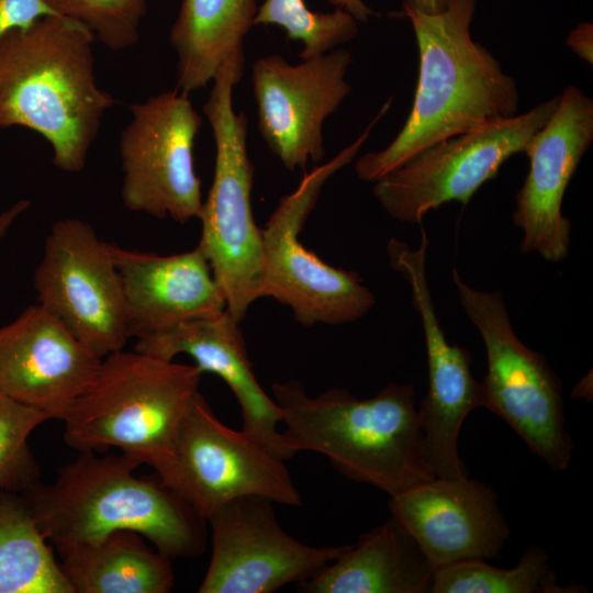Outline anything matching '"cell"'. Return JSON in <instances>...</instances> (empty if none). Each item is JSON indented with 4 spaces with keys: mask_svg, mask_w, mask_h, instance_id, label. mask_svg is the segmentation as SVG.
Returning <instances> with one entry per match:
<instances>
[{
    "mask_svg": "<svg viewBox=\"0 0 593 593\" xmlns=\"http://www.w3.org/2000/svg\"><path fill=\"white\" fill-rule=\"evenodd\" d=\"M351 54L343 48L292 65L280 55L258 58L251 69L259 132L282 165L294 170L325 155L323 123L349 94Z\"/></svg>",
    "mask_w": 593,
    "mask_h": 593,
    "instance_id": "5bb4252c",
    "label": "cell"
},
{
    "mask_svg": "<svg viewBox=\"0 0 593 593\" xmlns=\"http://www.w3.org/2000/svg\"><path fill=\"white\" fill-rule=\"evenodd\" d=\"M560 96L502 122L438 142L374 181L372 191L393 219L419 223L447 202L467 204L555 112Z\"/></svg>",
    "mask_w": 593,
    "mask_h": 593,
    "instance_id": "9c48e42d",
    "label": "cell"
},
{
    "mask_svg": "<svg viewBox=\"0 0 593 593\" xmlns=\"http://www.w3.org/2000/svg\"><path fill=\"white\" fill-rule=\"evenodd\" d=\"M128 108L119 141L125 208L181 224L198 217L203 200L193 149L202 116L189 93L175 88Z\"/></svg>",
    "mask_w": 593,
    "mask_h": 593,
    "instance_id": "7c38bea8",
    "label": "cell"
},
{
    "mask_svg": "<svg viewBox=\"0 0 593 593\" xmlns=\"http://www.w3.org/2000/svg\"><path fill=\"white\" fill-rule=\"evenodd\" d=\"M56 14L88 29L112 51L134 46L148 0H43Z\"/></svg>",
    "mask_w": 593,
    "mask_h": 593,
    "instance_id": "484cf974",
    "label": "cell"
},
{
    "mask_svg": "<svg viewBox=\"0 0 593 593\" xmlns=\"http://www.w3.org/2000/svg\"><path fill=\"white\" fill-rule=\"evenodd\" d=\"M120 273L130 338L157 333L226 310L211 266L193 249L157 255L110 243Z\"/></svg>",
    "mask_w": 593,
    "mask_h": 593,
    "instance_id": "d6986e66",
    "label": "cell"
},
{
    "mask_svg": "<svg viewBox=\"0 0 593 593\" xmlns=\"http://www.w3.org/2000/svg\"><path fill=\"white\" fill-rule=\"evenodd\" d=\"M393 517L434 569L468 559H491L510 539L496 493L468 475L418 484L390 496Z\"/></svg>",
    "mask_w": 593,
    "mask_h": 593,
    "instance_id": "2e32d148",
    "label": "cell"
},
{
    "mask_svg": "<svg viewBox=\"0 0 593 593\" xmlns=\"http://www.w3.org/2000/svg\"><path fill=\"white\" fill-rule=\"evenodd\" d=\"M477 0H445L438 12L403 3L418 49V77L410 114L383 149L355 165L358 178L374 182L418 152L449 137L517 114L514 78L483 45L472 40Z\"/></svg>",
    "mask_w": 593,
    "mask_h": 593,
    "instance_id": "6da1fadb",
    "label": "cell"
},
{
    "mask_svg": "<svg viewBox=\"0 0 593 593\" xmlns=\"http://www.w3.org/2000/svg\"><path fill=\"white\" fill-rule=\"evenodd\" d=\"M256 0H181L170 30L177 55V87L188 93L212 82L221 66L244 55Z\"/></svg>",
    "mask_w": 593,
    "mask_h": 593,
    "instance_id": "44dd1931",
    "label": "cell"
},
{
    "mask_svg": "<svg viewBox=\"0 0 593 593\" xmlns=\"http://www.w3.org/2000/svg\"><path fill=\"white\" fill-rule=\"evenodd\" d=\"M272 503L240 496L208 518L212 553L200 593H271L309 579L346 549L300 542L279 525Z\"/></svg>",
    "mask_w": 593,
    "mask_h": 593,
    "instance_id": "4fadbf2b",
    "label": "cell"
},
{
    "mask_svg": "<svg viewBox=\"0 0 593 593\" xmlns=\"http://www.w3.org/2000/svg\"><path fill=\"white\" fill-rule=\"evenodd\" d=\"M282 436L295 455H323L342 474L390 496L436 477L426 459L416 391L388 383L376 395L358 399L333 387L310 396L296 380L272 384Z\"/></svg>",
    "mask_w": 593,
    "mask_h": 593,
    "instance_id": "3957f363",
    "label": "cell"
},
{
    "mask_svg": "<svg viewBox=\"0 0 593 593\" xmlns=\"http://www.w3.org/2000/svg\"><path fill=\"white\" fill-rule=\"evenodd\" d=\"M579 585L562 586L549 567L547 552L529 546L511 569L484 559H468L435 570L432 593H580Z\"/></svg>",
    "mask_w": 593,
    "mask_h": 593,
    "instance_id": "cb8c5ba5",
    "label": "cell"
},
{
    "mask_svg": "<svg viewBox=\"0 0 593 593\" xmlns=\"http://www.w3.org/2000/svg\"><path fill=\"white\" fill-rule=\"evenodd\" d=\"M546 124L527 143L529 170L515 197L512 215L523 233L521 250L560 262L569 253L571 222L562 201L593 141V101L579 87L564 88Z\"/></svg>",
    "mask_w": 593,
    "mask_h": 593,
    "instance_id": "9a60e30c",
    "label": "cell"
},
{
    "mask_svg": "<svg viewBox=\"0 0 593 593\" xmlns=\"http://www.w3.org/2000/svg\"><path fill=\"white\" fill-rule=\"evenodd\" d=\"M37 301L100 359L130 338L120 273L110 250L86 221H56L33 277Z\"/></svg>",
    "mask_w": 593,
    "mask_h": 593,
    "instance_id": "8fae6325",
    "label": "cell"
},
{
    "mask_svg": "<svg viewBox=\"0 0 593 593\" xmlns=\"http://www.w3.org/2000/svg\"><path fill=\"white\" fill-rule=\"evenodd\" d=\"M142 463L122 454L81 451L51 484L22 494L48 542L61 553L118 530L148 539L169 558L200 556L208 521L157 474L136 478Z\"/></svg>",
    "mask_w": 593,
    "mask_h": 593,
    "instance_id": "277c9868",
    "label": "cell"
},
{
    "mask_svg": "<svg viewBox=\"0 0 593 593\" xmlns=\"http://www.w3.org/2000/svg\"><path fill=\"white\" fill-rule=\"evenodd\" d=\"M452 281L485 346L483 407L505 421L552 470L567 469L574 445L566 427L560 379L541 354L517 337L500 292L469 286L456 269Z\"/></svg>",
    "mask_w": 593,
    "mask_h": 593,
    "instance_id": "ba28073f",
    "label": "cell"
},
{
    "mask_svg": "<svg viewBox=\"0 0 593 593\" xmlns=\"http://www.w3.org/2000/svg\"><path fill=\"white\" fill-rule=\"evenodd\" d=\"M371 14L362 0H262L254 24L280 26L306 59L351 41Z\"/></svg>",
    "mask_w": 593,
    "mask_h": 593,
    "instance_id": "603a6c76",
    "label": "cell"
},
{
    "mask_svg": "<svg viewBox=\"0 0 593 593\" xmlns=\"http://www.w3.org/2000/svg\"><path fill=\"white\" fill-rule=\"evenodd\" d=\"M381 111L358 138L329 161L305 174L298 188L282 197L261 228L259 298L288 305L304 326L339 325L367 314L376 303L358 273L335 268L300 242V232L325 182L356 157Z\"/></svg>",
    "mask_w": 593,
    "mask_h": 593,
    "instance_id": "52a82bcc",
    "label": "cell"
},
{
    "mask_svg": "<svg viewBox=\"0 0 593 593\" xmlns=\"http://www.w3.org/2000/svg\"><path fill=\"white\" fill-rule=\"evenodd\" d=\"M156 474L206 521L240 496L302 504L284 460L245 430L225 426L201 393L182 421L170 460Z\"/></svg>",
    "mask_w": 593,
    "mask_h": 593,
    "instance_id": "30bf717a",
    "label": "cell"
},
{
    "mask_svg": "<svg viewBox=\"0 0 593 593\" xmlns=\"http://www.w3.org/2000/svg\"><path fill=\"white\" fill-rule=\"evenodd\" d=\"M435 569L415 539L393 518L360 535L355 545L309 579L303 593H432Z\"/></svg>",
    "mask_w": 593,
    "mask_h": 593,
    "instance_id": "ffe728a7",
    "label": "cell"
},
{
    "mask_svg": "<svg viewBox=\"0 0 593 593\" xmlns=\"http://www.w3.org/2000/svg\"><path fill=\"white\" fill-rule=\"evenodd\" d=\"M51 417L0 393V492L24 494L40 481V467L27 444Z\"/></svg>",
    "mask_w": 593,
    "mask_h": 593,
    "instance_id": "d4e9b609",
    "label": "cell"
},
{
    "mask_svg": "<svg viewBox=\"0 0 593 593\" xmlns=\"http://www.w3.org/2000/svg\"><path fill=\"white\" fill-rule=\"evenodd\" d=\"M101 359L38 303L0 327V393L63 421Z\"/></svg>",
    "mask_w": 593,
    "mask_h": 593,
    "instance_id": "e0dca14e",
    "label": "cell"
},
{
    "mask_svg": "<svg viewBox=\"0 0 593 593\" xmlns=\"http://www.w3.org/2000/svg\"><path fill=\"white\" fill-rule=\"evenodd\" d=\"M567 45L580 58L592 65L593 63V24L584 22L570 31Z\"/></svg>",
    "mask_w": 593,
    "mask_h": 593,
    "instance_id": "83f0119b",
    "label": "cell"
},
{
    "mask_svg": "<svg viewBox=\"0 0 593 593\" xmlns=\"http://www.w3.org/2000/svg\"><path fill=\"white\" fill-rule=\"evenodd\" d=\"M31 205L27 199H20L0 213V242L7 235L18 217Z\"/></svg>",
    "mask_w": 593,
    "mask_h": 593,
    "instance_id": "f1b7e54d",
    "label": "cell"
},
{
    "mask_svg": "<svg viewBox=\"0 0 593 593\" xmlns=\"http://www.w3.org/2000/svg\"><path fill=\"white\" fill-rule=\"evenodd\" d=\"M56 15L43 0H0V38L14 29H25L36 20Z\"/></svg>",
    "mask_w": 593,
    "mask_h": 593,
    "instance_id": "4316f807",
    "label": "cell"
},
{
    "mask_svg": "<svg viewBox=\"0 0 593 593\" xmlns=\"http://www.w3.org/2000/svg\"><path fill=\"white\" fill-rule=\"evenodd\" d=\"M202 374L194 365L134 349L112 353L64 417L65 443L79 452L118 448L158 472L172 456Z\"/></svg>",
    "mask_w": 593,
    "mask_h": 593,
    "instance_id": "5b68a950",
    "label": "cell"
},
{
    "mask_svg": "<svg viewBox=\"0 0 593 593\" xmlns=\"http://www.w3.org/2000/svg\"><path fill=\"white\" fill-rule=\"evenodd\" d=\"M245 56L226 60L214 79L202 111L215 143L212 186L198 219L204 253L226 304L242 322L258 296L261 275V228L253 215L254 166L247 152V119L233 107V88L244 71Z\"/></svg>",
    "mask_w": 593,
    "mask_h": 593,
    "instance_id": "8992f818",
    "label": "cell"
},
{
    "mask_svg": "<svg viewBox=\"0 0 593 593\" xmlns=\"http://www.w3.org/2000/svg\"><path fill=\"white\" fill-rule=\"evenodd\" d=\"M131 530L59 553L60 567L74 593H167L175 574L171 558L153 550Z\"/></svg>",
    "mask_w": 593,
    "mask_h": 593,
    "instance_id": "7402d4cb",
    "label": "cell"
},
{
    "mask_svg": "<svg viewBox=\"0 0 593 593\" xmlns=\"http://www.w3.org/2000/svg\"><path fill=\"white\" fill-rule=\"evenodd\" d=\"M94 35L46 15L0 38V128L22 126L43 136L53 164L80 172L104 114L115 100L96 77Z\"/></svg>",
    "mask_w": 593,
    "mask_h": 593,
    "instance_id": "7a4b0ae2",
    "label": "cell"
},
{
    "mask_svg": "<svg viewBox=\"0 0 593 593\" xmlns=\"http://www.w3.org/2000/svg\"><path fill=\"white\" fill-rule=\"evenodd\" d=\"M415 7L425 12H438L445 7V0H410Z\"/></svg>",
    "mask_w": 593,
    "mask_h": 593,
    "instance_id": "f546056e",
    "label": "cell"
},
{
    "mask_svg": "<svg viewBox=\"0 0 593 593\" xmlns=\"http://www.w3.org/2000/svg\"><path fill=\"white\" fill-rule=\"evenodd\" d=\"M134 350L168 361L180 354L190 356L202 373H214L230 387L240 407L243 430L283 460L294 456L278 428L280 409L259 384L239 322L226 310L141 336Z\"/></svg>",
    "mask_w": 593,
    "mask_h": 593,
    "instance_id": "ac0fdd59",
    "label": "cell"
}]
</instances>
